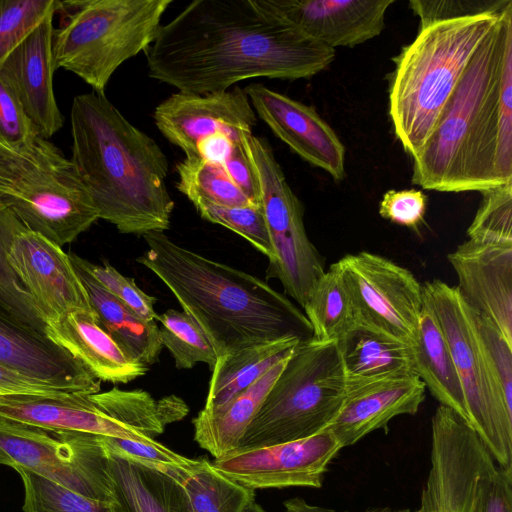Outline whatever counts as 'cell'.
Wrapping results in <instances>:
<instances>
[{"instance_id": "cell-1", "label": "cell", "mask_w": 512, "mask_h": 512, "mask_svg": "<svg viewBox=\"0 0 512 512\" xmlns=\"http://www.w3.org/2000/svg\"><path fill=\"white\" fill-rule=\"evenodd\" d=\"M145 54L149 77L201 95L253 78H309L336 51L262 0H195L161 25Z\"/></svg>"}, {"instance_id": "cell-2", "label": "cell", "mask_w": 512, "mask_h": 512, "mask_svg": "<svg viewBox=\"0 0 512 512\" xmlns=\"http://www.w3.org/2000/svg\"><path fill=\"white\" fill-rule=\"evenodd\" d=\"M412 159V183L428 190L481 192L512 181V3Z\"/></svg>"}, {"instance_id": "cell-3", "label": "cell", "mask_w": 512, "mask_h": 512, "mask_svg": "<svg viewBox=\"0 0 512 512\" xmlns=\"http://www.w3.org/2000/svg\"><path fill=\"white\" fill-rule=\"evenodd\" d=\"M72 162L99 219L125 234L164 232L174 202L166 187L168 160L105 93L76 95L70 109Z\"/></svg>"}, {"instance_id": "cell-4", "label": "cell", "mask_w": 512, "mask_h": 512, "mask_svg": "<svg viewBox=\"0 0 512 512\" xmlns=\"http://www.w3.org/2000/svg\"><path fill=\"white\" fill-rule=\"evenodd\" d=\"M137 262L172 292L218 357L282 338H312L305 314L260 278L187 249L164 232L143 235Z\"/></svg>"}, {"instance_id": "cell-5", "label": "cell", "mask_w": 512, "mask_h": 512, "mask_svg": "<svg viewBox=\"0 0 512 512\" xmlns=\"http://www.w3.org/2000/svg\"><path fill=\"white\" fill-rule=\"evenodd\" d=\"M508 5L501 11L420 26L415 39L393 59L389 116L396 138L411 157L428 139L470 58Z\"/></svg>"}, {"instance_id": "cell-6", "label": "cell", "mask_w": 512, "mask_h": 512, "mask_svg": "<svg viewBox=\"0 0 512 512\" xmlns=\"http://www.w3.org/2000/svg\"><path fill=\"white\" fill-rule=\"evenodd\" d=\"M172 0H57L52 63L105 93L118 67L154 42Z\"/></svg>"}, {"instance_id": "cell-7", "label": "cell", "mask_w": 512, "mask_h": 512, "mask_svg": "<svg viewBox=\"0 0 512 512\" xmlns=\"http://www.w3.org/2000/svg\"><path fill=\"white\" fill-rule=\"evenodd\" d=\"M347 378L337 342L300 341L235 450L296 441L323 431L337 416Z\"/></svg>"}, {"instance_id": "cell-8", "label": "cell", "mask_w": 512, "mask_h": 512, "mask_svg": "<svg viewBox=\"0 0 512 512\" xmlns=\"http://www.w3.org/2000/svg\"><path fill=\"white\" fill-rule=\"evenodd\" d=\"M422 290L423 302L435 314L452 354L468 422L496 463L512 468V405L489 368L469 307L455 286L439 279L425 282Z\"/></svg>"}, {"instance_id": "cell-9", "label": "cell", "mask_w": 512, "mask_h": 512, "mask_svg": "<svg viewBox=\"0 0 512 512\" xmlns=\"http://www.w3.org/2000/svg\"><path fill=\"white\" fill-rule=\"evenodd\" d=\"M244 146L258 178L272 246L266 278L279 280L285 293L303 308L325 272V260L308 238L302 204L269 142L249 133L244 136Z\"/></svg>"}, {"instance_id": "cell-10", "label": "cell", "mask_w": 512, "mask_h": 512, "mask_svg": "<svg viewBox=\"0 0 512 512\" xmlns=\"http://www.w3.org/2000/svg\"><path fill=\"white\" fill-rule=\"evenodd\" d=\"M0 197L26 229L60 247L74 241L99 219L70 159L42 137L30 167Z\"/></svg>"}, {"instance_id": "cell-11", "label": "cell", "mask_w": 512, "mask_h": 512, "mask_svg": "<svg viewBox=\"0 0 512 512\" xmlns=\"http://www.w3.org/2000/svg\"><path fill=\"white\" fill-rule=\"evenodd\" d=\"M0 465L30 471L87 497L114 500L101 435L0 418Z\"/></svg>"}, {"instance_id": "cell-12", "label": "cell", "mask_w": 512, "mask_h": 512, "mask_svg": "<svg viewBox=\"0 0 512 512\" xmlns=\"http://www.w3.org/2000/svg\"><path fill=\"white\" fill-rule=\"evenodd\" d=\"M497 465L470 423L439 405L431 419L430 469L416 512H478Z\"/></svg>"}, {"instance_id": "cell-13", "label": "cell", "mask_w": 512, "mask_h": 512, "mask_svg": "<svg viewBox=\"0 0 512 512\" xmlns=\"http://www.w3.org/2000/svg\"><path fill=\"white\" fill-rule=\"evenodd\" d=\"M357 324L413 344L423 309L422 284L407 268L368 251L337 261Z\"/></svg>"}, {"instance_id": "cell-14", "label": "cell", "mask_w": 512, "mask_h": 512, "mask_svg": "<svg viewBox=\"0 0 512 512\" xmlns=\"http://www.w3.org/2000/svg\"><path fill=\"white\" fill-rule=\"evenodd\" d=\"M342 446L323 430L310 437L272 446L234 450L212 465L240 485L256 489L320 488Z\"/></svg>"}, {"instance_id": "cell-15", "label": "cell", "mask_w": 512, "mask_h": 512, "mask_svg": "<svg viewBox=\"0 0 512 512\" xmlns=\"http://www.w3.org/2000/svg\"><path fill=\"white\" fill-rule=\"evenodd\" d=\"M7 259L45 324L72 311H93L70 255L62 247L26 229L12 241Z\"/></svg>"}, {"instance_id": "cell-16", "label": "cell", "mask_w": 512, "mask_h": 512, "mask_svg": "<svg viewBox=\"0 0 512 512\" xmlns=\"http://www.w3.org/2000/svg\"><path fill=\"white\" fill-rule=\"evenodd\" d=\"M153 117L159 131L186 157L198 156L197 142L215 132L243 140L257 123L250 100L240 87L201 95L174 93L155 108Z\"/></svg>"}, {"instance_id": "cell-17", "label": "cell", "mask_w": 512, "mask_h": 512, "mask_svg": "<svg viewBox=\"0 0 512 512\" xmlns=\"http://www.w3.org/2000/svg\"><path fill=\"white\" fill-rule=\"evenodd\" d=\"M244 91L255 113L296 154L335 181L345 177V147L314 107L261 83L249 84Z\"/></svg>"}, {"instance_id": "cell-18", "label": "cell", "mask_w": 512, "mask_h": 512, "mask_svg": "<svg viewBox=\"0 0 512 512\" xmlns=\"http://www.w3.org/2000/svg\"><path fill=\"white\" fill-rule=\"evenodd\" d=\"M447 259L465 304L512 344V243L467 239Z\"/></svg>"}, {"instance_id": "cell-19", "label": "cell", "mask_w": 512, "mask_h": 512, "mask_svg": "<svg viewBox=\"0 0 512 512\" xmlns=\"http://www.w3.org/2000/svg\"><path fill=\"white\" fill-rule=\"evenodd\" d=\"M309 37L335 49L378 36L394 0H262Z\"/></svg>"}, {"instance_id": "cell-20", "label": "cell", "mask_w": 512, "mask_h": 512, "mask_svg": "<svg viewBox=\"0 0 512 512\" xmlns=\"http://www.w3.org/2000/svg\"><path fill=\"white\" fill-rule=\"evenodd\" d=\"M56 8L5 58L0 72L16 93L40 137L49 139L64 117L53 90L52 34Z\"/></svg>"}, {"instance_id": "cell-21", "label": "cell", "mask_w": 512, "mask_h": 512, "mask_svg": "<svg viewBox=\"0 0 512 512\" xmlns=\"http://www.w3.org/2000/svg\"><path fill=\"white\" fill-rule=\"evenodd\" d=\"M426 387L415 375L348 382L342 407L324 429L342 448L354 445L371 432L384 428L400 415H415L425 400Z\"/></svg>"}, {"instance_id": "cell-22", "label": "cell", "mask_w": 512, "mask_h": 512, "mask_svg": "<svg viewBox=\"0 0 512 512\" xmlns=\"http://www.w3.org/2000/svg\"><path fill=\"white\" fill-rule=\"evenodd\" d=\"M0 362L64 392L100 391V380L78 359L1 309Z\"/></svg>"}, {"instance_id": "cell-23", "label": "cell", "mask_w": 512, "mask_h": 512, "mask_svg": "<svg viewBox=\"0 0 512 512\" xmlns=\"http://www.w3.org/2000/svg\"><path fill=\"white\" fill-rule=\"evenodd\" d=\"M0 418L45 430L134 440L120 423L90 398V394L85 393L0 395Z\"/></svg>"}, {"instance_id": "cell-24", "label": "cell", "mask_w": 512, "mask_h": 512, "mask_svg": "<svg viewBox=\"0 0 512 512\" xmlns=\"http://www.w3.org/2000/svg\"><path fill=\"white\" fill-rule=\"evenodd\" d=\"M46 335L100 381L128 383L148 366L131 359L99 324L94 311L76 310L46 323Z\"/></svg>"}, {"instance_id": "cell-25", "label": "cell", "mask_w": 512, "mask_h": 512, "mask_svg": "<svg viewBox=\"0 0 512 512\" xmlns=\"http://www.w3.org/2000/svg\"><path fill=\"white\" fill-rule=\"evenodd\" d=\"M106 454L107 471L119 512H193L184 489L169 472L107 449Z\"/></svg>"}, {"instance_id": "cell-26", "label": "cell", "mask_w": 512, "mask_h": 512, "mask_svg": "<svg viewBox=\"0 0 512 512\" xmlns=\"http://www.w3.org/2000/svg\"><path fill=\"white\" fill-rule=\"evenodd\" d=\"M69 255L99 324L131 359L146 366L154 364L163 347L156 322L135 314L81 265L78 255Z\"/></svg>"}, {"instance_id": "cell-27", "label": "cell", "mask_w": 512, "mask_h": 512, "mask_svg": "<svg viewBox=\"0 0 512 512\" xmlns=\"http://www.w3.org/2000/svg\"><path fill=\"white\" fill-rule=\"evenodd\" d=\"M289 357L276 363L215 412L200 411L192 421L198 445L215 459L234 451Z\"/></svg>"}, {"instance_id": "cell-28", "label": "cell", "mask_w": 512, "mask_h": 512, "mask_svg": "<svg viewBox=\"0 0 512 512\" xmlns=\"http://www.w3.org/2000/svg\"><path fill=\"white\" fill-rule=\"evenodd\" d=\"M348 382L415 374L412 345L356 324L338 341Z\"/></svg>"}, {"instance_id": "cell-29", "label": "cell", "mask_w": 512, "mask_h": 512, "mask_svg": "<svg viewBox=\"0 0 512 512\" xmlns=\"http://www.w3.org/2000/svg\"><path fill=\"white\" fill-rule=\"evenodd\" d=\"M412 350L415 373L426 389L440 405L468 421L465 396L452 354L435 314L425 303Z\"/></svg>"}, {"instance_id": "cell-30", "label": "cell", "mask_w": 512, "mask_h": 512, "mask_svg": "<svg viewBox=\"0 0 512 512\" xmlns=\"http://www.w3.org/2000/svg\"><path fill=\"white\" fill-rule=\"evenodd\" d=\"M297 337L262 342L218 357L209 381L204 413H212L244 391L279 361L289 357Z\"/></svg>"}, {"instance_id": "cell-31", "label": "cell", "mask_w": 512, "mask_h": 512, "mask_svg": "<svg viewBox=\"0 0 512 512\" xmlns=\"http://www.w3.org/2000/svg\"><path fill=\"white\" fill-rule=\"evenodd\" d=\"M169 473L181 484L193 512H240L255 491L240 485L206 458H198L185 468L173 467Z\"/></svg>"}, {"instance_id": "cell-32", "label": "cell", "mask_w": 512, "mask_h": 512, "mask_svg": "<svg viewBox=\"0 0 512 512\" xmlns=\"http://www.w3.org/2000/svg\"><path fill=\"white\" fill-rule=\"evenodd\" d=\"M303 309L312 337L319 341L337 342L357 324L352 300L337 262L324 272Z\"/></svg>"}, {"instance_id": "cell-33", "label": "cell", "mask_w": 512, "mask_h": 512, "mask_svg": "<svg viewBox=\"0 0 512 512\" xmlns=\"http://www.w3.org/2000/svg\"><path fill=\"white\" fill-rule=\"evenodd\" d=\"M24 230L26 227L0 197V309L24 326L46 335L45 322L7 259L12 241Z\"/></svg>"}, {"instance_id": "cell-34", "label": "cell", "mask_w": 512, "mask_h": 512, "mask_svg": "<svg viewBox=\"0 0 512 512\" xmlns=\"http://www.w3.org/2000/svg\"><path fill=\"white\" fill-rule=\"evenodd\" d=\"M177 189L190 201L202 199L227 207L254 205L221 166L199 156L185 157L176 165Z\"/></svg>"}, {"instance_id": "cell-35", "label": "cell", "mask_w": 512, "mask_h": 512, "mask_svg": "<svg viewBox=\"0 0 512 512\" xmlns=\"http://www.w3.org/2000/svg\"><path fill=\"white\" fill-rule=\"evenodd\" d=\"M162 346L172 355L177 369H190L199 362L210 370L217 362L214 348L200 326L184 311L168 309L157 316Z\"/></svg>"}, {"instance_id": "cell-36", "label": "cell", "mask_w": 512, "mask_h": 512, "mask_svg": "<svg viewBox=\"0 0 512 512\" xmlns=\"http://www.w3.org/2000/svg\"><path fill=\"white\" fill-rule=\"evenodd\" d=\"M24 486V512H119L115 498L87 497L24 469H15ZM114 495V494H113Z\"/></svg>"}, {"instance_id": "cell-37", "label": "cell", "mask_w": 512, "mask_h": 512, "mask_svg": "<svg viewBox=\"0 0 512 512\" xmlns=\"http://www.w3.org/2000/svg\"><path fill=\"white\" fill-rule=\"evenodd\" d=\"M481 194L482 201L467 229L468 239L512 243V181Z\"/></svg>"}, {"instance_id": "cell-38", "label": "cell", "mask_w": 512, "mask_h": 512, "mask_svg": "<svg viewBox=\"0 0 512 512\" xmlns=\"http://www.w3.org/2000/svg\"><path fill=\"white\" fill-rule=\"evenodd\" d=\"M191 202L203 219L232 230L268 259L272 257V246L261 206L227 207L202 199Z\"/></svg>"}, {"instance_id": "cell-39", "label": "cell", "mask_w": 512, "mask_h": 512, "mask_svg": "<svg viewBox=\"0 0 512 512\" xmlns=\"http://www.w3.org/2000/svg\"><path fill=\"white\" fill-rule=\"evenodd\" d=\"M56 5L57 0H0V65Z\"/></svg>"}, {"instance_id": "cell-40", "label": "cell", "mask_w": 512, "mask_h": 512, "mask_svg": "<svg viewBox=\"0 0 512 512\" xmlns=\"http://www.w3.org/2000/svg\"><path fill=\"white\" fill-rule=\"evenodd\" d=\"M0 137L13 149L32 153L40 137L36 127L0 72Z\"/></svg>"}, {"instance_id": "cell-41", "label": "cell", "mask_w": 512, "mask_h": 512, "mask_svg": "<svg viewBox=\"0 0 512 512\" xmlns=\"http://www.w3.org/2000/svg\"><path fill=\"white\" fill-rule=\"evenodd\" d=\"M78 260L105 289L139 317L147 321L157 319L154 309L157 299L141 290L133 278L124 276L106 261L97 265L79 256Z\"/></svg>"}, {"instance_id": "cell-42", "label": "cell", "mask_w": 512, "mask_h": 512, "mask_svg": "<svg viewBox=\"0 0 512 512\" xmlns=\"http://www.w3.org/2000/svg\"><path fill=\"white\" fill-rule=\"evenodd\" d=\"M470 312L489 368L512 405V344L489 320L471 309Z\"/></svg>"}, {"instance_id": "cell-43", "label": "cell", "mask_w": 512, "mask_h": 512, "mask_svg": "<svg viewBox=\"0 0 512 512\" xmlns=\"http://www.w3.org/2000/svg\"><path fill=\"white\" fill-rule=\"evenodd\" d=\"M101 440L109 452L155 468H185L191 466L195 460L176 453L156 440H130L107 436H101Z\"/></svg>"}, {"instance_id": "cell-44", "label": "cell", "mask_w": 512, "mask_h": 512, "mask_svg": "<svg viewBox=\"0 0 512 512\" xmlns=\"http://www.w3.org/2000/svg\"><path fill=\"white\" fill-rule=\"evenodd\" d=\"M512 0H411L409 6L420 19V26L429 23L473 16L504 9Z\"/></svg>"}, {"instance_id": "cell-45", "label": "cell", "mask_w": 512, "mask_h": 512, "mask_svg": "<svg viewBox=\"0 0 512 512\" xmlns=\"http://www.w3.org/2000/svg\"><path fill=\"white\" fill-rule=\"evenodd\" d=\"M426 208L427 196L420 190H388L379 203V214L394 224L417 230Z\"/></svg>"}, {"instance_id": "cell-46", "label": "cell", "mask_w": 512, "mask_h": 512, "mask_svg": "<svg viewBox=\"0 0 512 512\" xmlns=\"http://www.w3.org/2000/svg\"><path fill=\"white\" fill-rule=\"evenodd\" d=\"M221 167L254 205L261 206L260 186L250 158L246 152L244 138L241 143H237L233 146Z\"/></svg>"}, {"instance_id": "cell-47", "label": "cell", "mask_w": 512, "mask_h": 512, "mask_svg": "<svg viewBox=\"0 0 512 512\" xmlns=\"http://www.w3.org/2000/svg\"><path fill=\"white\" fill-rule=\"evenodd\" d=\"M478 512H512V468L497 465L487 481Z\"/></svg>"}, {"instance_id": "cell-48", "label": "cell", "mask_w": 512, "mask_h": 512, "mask_svg": "<svg viewBox=\"0 0 512 512\" xmlns=\"http://www.w3.org/2000/svg\"><path fill=\"white\" fill-rule=\"evenodd\" d=\"M64 392L0 362V395Z\"/></svg>"}, {"instance_id": "cell-49", "label": "cell", "mask_w": 512, "mask_h": 512, "mask_svg": "<svg viewBox=\"0 0 512 512\" xmlns=\"http://www.w3.org/2000/svg\"><path fill=\"white\" fill-rule=\"evenodd\" d=\"M242 141L236 140L224 132H215L197 142V155L213 164L222 166L233 146Z\"/></svg>"}, {"instance_id": "cell-50", "label": "cell", "mask_w": 512, "mask_h": 512, "mask_svg": "<svg viewBox=\"0 0 512 512\" xmlns=\"http://www.w3.org/2000/svg\"><path fill=\"white\" fill-rule=\"evenodd\" d=\"M285 512H350V511H336L332 508H327L319 505L308 503L306 500L295 497L284 501ZM359 512H416L411 509H392L390 507H372Z\"/></svg>"}, {"instance_id": "cell-51", "label": "cell", "mask_w": 512, "mask_h": 512, "mask_svg": "<svg viewBox=\"0 0 512 512\" xmlns=\"http://www.w3.org/2000/svg\"><path fill=\"white\" fill-rule=\"evenodd\" d=\"M240 512H266L255 500L247 503Z\"/></svg>"}, {"instance_id": "cell-52", "label": "cell", "mask_w": 512, "mask_h": 512, "mask_svg": "<svg viewBox=\"0 0 512 512\" xmlns=\"http://www.w3.org/2000/svg\"><path fill=\"white\" fill-rule=\"evenodd\" d=\"M3 191H4V188H3V186L0 183V195L2 194Z\"/></svg>"}]
</instances>
